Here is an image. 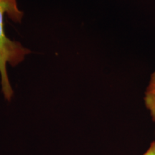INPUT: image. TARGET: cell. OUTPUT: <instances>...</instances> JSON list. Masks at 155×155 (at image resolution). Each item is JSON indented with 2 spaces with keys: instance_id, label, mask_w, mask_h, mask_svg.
Returning a JSON list of instances; mask_svg holds the SVG:
<instances>
[{
  "instance_id": "1",
  "label": "cell",
  "mask_w": 155,
  "mask_h": 155,
  "mask_svg": "<svg viewBox=\"0 0 155 155\" xmlns=\"http://www.w3.org/2000/svg\"><path fill=\"white\" fill-rule=\"evenodd\" d=\"M5 15L13 22H21L23 12L17 7V0H0V75L2 91L5 98L9 101L13 96V90L7 75V63L12 67L16 66L31 51L23 47L20 42L12 40L7 36L5 30Z\"/></svg>"
},
{
  "instance_id": "2",
  "label": "cell",
  "mask_w": 155,
  "mask_h": 155,
  "mask_svg": "<svg viewBox=\"0 0 155 155\" xmlns=\"http://www.w3.org/2000/svg\"><path fill=\"white\" fill-rule=\"evenodd\" d=\"M145 106L150 112L152 120L155 122V71L151 76L144 97Z\"/></svg>"
},
{
  "instance_id": "3",
  "label": "cell",
  "mask_w": 155,
  "mask_h": 155,
  "mask_svg": "<svg viewBox=\"0 0 155 155\" xmlns=\"http://www.w3.org/2000/svg\"><path fill=\"white\" fill-rule=\"evenodd\" d=\"M143 155H155V141L151 143L150 147Z\"/></svg>"
}]
</instances>
